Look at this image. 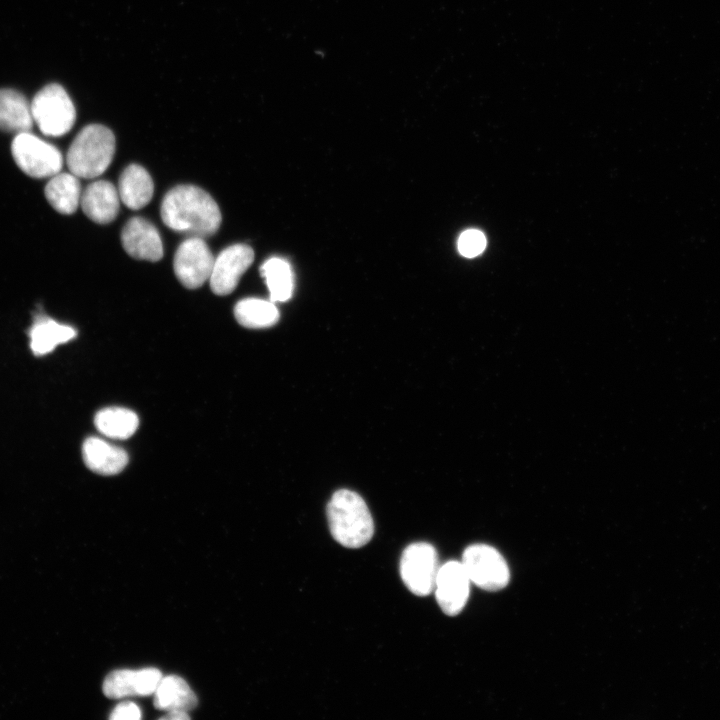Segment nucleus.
<instances>
[{"label":"nucleus","mask_w":720,"mask_h":720,"mask_svg":"<svg viewBox=\"0 0 720 720\" xmlns=\"http://www.w3.org/2000/svg\"><path fill=\"white\" fill-rule=\"evenodd\" d=\"M160 214L167 227L190 237L212 236L222 220L215 200L194 185H178L169 190L162 200Z\"/></svg>","instance_id":"1"},{"label":"nucleus","mask_w":720,"mask_h":720,"mask_svg":"<svg viewBox=\"0 0 720 720\" xmlns=\"http://www.w3.org/2000/svg\"><path fill=\"white\" fill-rule=\"evenodd\" d=\"M327 518L333 538L347 548H360L374 534L371 513L363 498L348 489L337 490L327 505Z\"/></svg>","instance_id":"2"},{"label":"nucleus","mask_w":720,"mask_h":720,"mask_svg":"<svg viewBox=\"0 0 720 720\" xmlns=\"http://www.w3.org/2000/svg\"><path fill=\"white\" fill-rule=\"evenodd\" d=\"M114 153L113 132L101 124H90L72 141L66 163L69 171L78 178L92 179L106 171Z\"/></svg>","instance_id":"3"},{"label":"nucleus","mask_w":720,"mask_h":720,"mask_svg":"<svg viewBox=\"0 0 720 720\" xmlns=\"http://www.w3.org/2000/svg\"><path fill=\"white\" fill-rule=\"evenodd\" d=\"M31 105L33 121L40 131L51 137H60L75 123L76 110L66 90L57 83L43 87L34 96Z\"/></svg>","instance_id":"4"},{"label":"nucleus","mask_w":720,"mask_h":720,"mask_svg":"<svg viewBox=\"0 0 720 720\" xmlns=\"http://www.w3.org/2000/svg\"><path fill=\"white\" fill-rule=\"evenodd\" d=\"M11 153L17 166L33 178H51L63 166L61 152L30 131L16 134L11 144Z\"/></svg>","instance_id":"5"},{"label":"nucleus","mask_w":720,"mask_h":720,"mask_svg":"<svg viewBox=\"0 0 720 720\" xmlns=\"http://www.w3.org/2000/svg\"><path fill=\"white\" fill-rule=\"evenodd\" d=\"M471 583L487 591H498L507 586L509 567L503 556L492 546H468L461 561Z\"/></svg>","instance_id":"6"},{"label":"nucleus","mask_w":720,"mask_h":720,"mask_svg":"<svg viewBox=\"0 0 720 720\" xmlns=\"http://www.w3.org/2000/svg\"><path fill=\"white\" fill-rule=\"evenodd\" d=\"M439 568L437 551L426 542L408 545L400 559L402 581L417 596H427L434 591Z\"/></svg>","instance_id":"7"},{"label":"nucleus","mask_w":720,"mask_h":720,"mask_svg":"<svg viewBox=\"0 0 720 720\" xmlns=\"http://www.w3.org/2000/svg\"><path fill=\"white\" fill-rule=\"evenodd\" d=\"M214 261L215 258L203 238L189 237L175 252V276L186 288H199L210 278Z\"/></svg>","instance_id":"8"},{"label":"nucleus","mask_w":720,"mask_h":720,"mask_svg":"<svg viewBox=\"0 0 720 720\" xmlns=\"http://www.w3.org/2000/svg\"><path fill=\"white\" fill-rule=\"evenodd\" d=\"M253 260L254 251L246 244H234L222 250L215 258L209 278L213 293L225 296L233 292Z\"/></svg>","instance_id":"9"},{"label":"nucleus","mask_w":720,"mask_h":720,"mask_svg":"<svg viewBox=\"0 0 720 720\" xmlns=\"http://www.w3.org/2000/svg\"><path fill=\"white\" fill-rule=\"evenodd\" d=\"M470 583L461 562L449 561L440 566L434 591L446 615L456 616L463 610L469 597Z\"/></svg>","instance_id":"10"},{"label":"nucleus","mask_w":720,"mask_h":720,"mask_svg":"<svg viewBox=\"0 0 720 720\" xmlns=\"http://www.w3.org/2000/svg\"><path fill=\"white\" fill-rule=\"evenodd\" d=\"M124 250L132 258L156 262L163 257V245L157 228L142 217L127 221L121 232Z\"/></svg>","instance_id":"11"},{"label":"nucleus","mask_w":720,"mask_h":720,"mask_svg":"<svg viewBox=\"0 0 720 720\" xmlns=\"http://www.w3.org/2000/svg\"><path fill=\"white\" fill-rule=\"evenodd\" d=\"M119 200L118 190L111 182L98 180L85 188L80 204L89 219L98 224H108L118 215Z\"/></svg>","instance_id":"12"},{"label":"nucleus","mask_w":720,"mask_h":720,"mask_svg":"<svg viewBox=\"0 0 720 720\" xmlns=\"http://www.w3.org/2000/svg\"><path fill=\"white\" fill-rule=\"evenodd\" d=\"M82 455L86 466L101 475L118 474L128 463L125 450L97 437L84 441Z\"/></svg>","instance_id":"13"},{"label":"nucleus","mask_w":720,"mask_h":720,"mask_svg":"<svg viewBox=\"0 0 720 720\" xmlns=\"http://www.w3.org/2000/svg\"><path fill=\"white\" fill-rule=\"evenodd\" d=\"M154 191V184L148 171L138 164L127 166L119 177L120 200L132 210L146 206Z\"/></svg>","instance_id":"14"},{"label":"nucleus","mask_w":720,"mask_h":720,"mask_svg":"<svg viewBox=\"0 0 720 720\" xmlns=\"http://www.w3.org/2000/svg\"><path fill=\"white\" fill-rule=\"evenodd\" d=\"M32 126L31 105L25 96L13 89H0V130L19 134Z\"/></svg>","instance_id":"15"},{"label":"nucleus","mask_w":720,"mask_h":720,"mask_svg":"<svg viewBox=\"0 0 720 720\" xmlns=\"http://www.w3.org/2000/svg\"><path fill=\"white\" fill-rule=\"evenodd\" d=\"M154 695L155 708L167 712L175 710L188 712L198 703L188 683L177 675L163 677Z\"/></svg>","instance_id":"16"},{"label":"nucleus","mask_w":720,"mask_h":720,"mask_svg":"<svg viewBox=\"0 0 720 720\" xmlns=\"http://www.w3.org/2000/svg\"><path fill=\"white\" fill-rule=\"evenodd\" d=\"M45 197L49 204L59 213H74L81 200V184L74 174L58 173L51 177L45 186Z\"/></svg>","instance_id":"17"},{"label":"nucleus","mask_w":720,"mask_h":720,"mask_svg":"<svg viewBox=\"0 0 720 720\" xmlns=\"http://www.w3.org/2000/svg\"><path fill=\"white\" fill-rule=\"evenodd\" d=\"M76 336L73 327L60 324L48 317L39 316L32 325L30 347L35 355L51 352L58 344L66 343Z\"/></svg>","instance_id":"18"},{"label":"nucleus","mask_w":720,"mask_h":720,"mask_svg":"<svg viewBox=\"0 0 720 720\" xmlns=\"http://www.w3.org/2000/svg\"><path fill=\"white\" fill-rule=\"evenodd\" d=\"M272 302H284L291 298L294 289V275L290 264L282 258L272 257L260 267Z\"/></svg>","instance_id":"19"},{"label":"nucleus","mask_w":720,"mask_h":720,"mask_svg":"<svg viewBox=\"0 0 720 720\" xmlns=\"http://www.w3.org/2000/svg\"><path fill=\"white\" fill-rule=\"evenodd\" d=\"M139 419L132 410L121 407H108L95 416L96 428L112 439H127L137 430Z\"/></svg>","instance_id":"20"},{"label":"nucleus","mask_w":720,"mask_h":720,"mask_svg":"<svg viewBox=\"0 0 720 720\" xmlns=\"http://www.w3.org/2000/svg\"><path fill=\"white\" fill-rule=\"evenodd\" d=\"M234 316L244 327L267 328L278 322L279 311L271 300L245 298L235 305Z\"/></svg>","instance_id":"21"},{"label":"nucleus","mask_w":720,"mask_h":720,"mask_svg":"<svg viewBox=\"0 0 720 720\" xmlns=\"http://www.w3.org/2000/svg\"><path fill=\"white\" fill-rule=\"evenodd\" d=\"M103 693L111 699L139 695V670L119 669L104 679Z\"/></svg>","instance_id":"22"},{"label":"nucleus","mask_w":720,"mask_h":720,"mask_svg":"<svg viewBox=\"0 0 720 720\" xmlns=\"http://www.w3.org/2000/svg\"><path fill=\"white\" fill-rule=\"evenodd\" d=\"M457 246L461 255L472 258L483 252L486 238L481 231L469 229L460 235Z\"/></svg>","instance_id":"23"},{"label":"nucleus","mask_w":720,"mask_h":720,"mask_svg":"<svg viewBox=\"0 0 720 720\" xmlns=\"http://www.w3.org/2000/svg\"><path fill=\"white\" fill-rule=\"evenodd\" d=\"M109 718L113 720H139L141 718V711L135 703L125 701L119 703L112 710Z\"/></svg>","instance_id":"24"},{"label":"nucleus","mask_w":720,"mask_h":720,"mask_svg":"<svg viewBox=\"0 0 720 720\" xmlns=\"http://www.w3.org/2000/svg\"><path fill=\"white\" fill-rule=\"evenodd\" d=\"M160 719L185 720V719H190V716L185 711L175 710V711H168V713L166 715L160 717Z\"/></svg>","instance_id":"25"}]
</instances>
